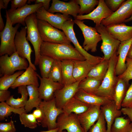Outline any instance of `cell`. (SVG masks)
I'll return each mask as SVG.
<instances>
[{
  "instance_id": "cell-1",
  "label": "cell",
  "mask_w": 132,
  "mask_h": 132,
  "mask_svg": "<svg viewBox=\"0 0 132 132\" xmlns=\"http://www.w3.org/2000/svg\"><path fill=\"white\" fill-rule=\"evenodd\" d=\"M40 54L54 60L84 61V57L71 44H55L43 42L40 48Z\"/></svg>"
},
{
  "instance_id": "cell-2",
  "label": "cell",
  "mask_w": 132,
  "mask_h": 132,
  "mask_svg": "<svg viewBox=\"0 0 132 132\" xmlns=\"http://www.w3.org/2000/svg\"><path fill=\"white\" fill-rule=\"evenodd\" d=\"M118 58L117 52L109 59L106 74L99 87L93 94L114 100L115 90L118 78L116 72Z\"/></svg>"
},
{
  "instance_id": "cell-3",
  "label": "cell",
  "mask_w": 132,
  "mask_h": 132,
  "mask_svg": "<svg viewBox=\"0 0 132 132\" xmlns=\"http://www.w3.org/2000/svg\"><path fill=\"white\" fill-rule=\"evenodd\" d=\"M6 22L3 30L0 33L1 43L0 55L7 54L11 56L16 52L14 43L15 36L20 24H17L14 27L11 22L6 11Z\"/></svg>"
},
{
  "instance_id": "cell-4",
  "label": "cell",
  "mask_w": 132,
  "mask_h": 132,
  "mask_svg": "<svg viewBox=\"0 0 132 132\" xmlns=\"http://www.w3.org/2000/svg\"><path fill=\"white\" fill-rule=\"evenodd\" d=\"M29 66L27 60L20 56L17 52L11 56L2 55L0 57V76L13 74L16 71L26 70Z\"/></svg>"
},
{
  "instance_id": "cell-5",
  "label": "cell",
  "mask_w": 132,
  "mask_h": 132,
  "mask_svg": "<svg viewBox=\"0 0 132 132\" xmlns=\"http://www.w3.org/2000/svg\"><path fill=\"white\" fill-rule=\"evenodd\" d=\"M38 29L43 41L55 44H70L71 42L65 33L42 20H37Z\"/></svg>"
},
{
  "instance_id": "cell-6",
  "label": "cell",
  "mask_w": 132,
  "mask_h": 132,
  "mask_svg": "<svg viewBox=\"0 0 132 132\" xmlns=\"http://www.w3.org/2000/svg\"><path fill=\"white\" fill-rule=\"evenodd\" d=\"M37 20L36 13H34L28 16L25 20L27 28V39L31 42L34 50L35 65H38L40 55V48L43 42L38 29Z\"/></svg>"
},
{
  "instance_id": "cell-7",
  "label": "cell",
  "mask_w": 132,
  "mask_h": 132,
  "mask_svg": "<svg viewBox=\"0 0 132 132\" xmlns=\"http://www.w3.org/2000/svg\"><path fill=\"white\" fill-rule=\"evenodd\" d=\"M100 34L102 41L101 51L104 54L103 59L109 60L117 51L121 42L113 37L107 30L105 26L101 24L95 27Z\"/></svg>"
},
{
  "instance_id": "cell-8",
  "label": "cell",
  "mask_w": 132,
  "mask_h": 132,
  "mask_svg": "<svg viewBox=\"0 0 132 132\" xmlns=\"http://www.w3.org/2000/svg\"><path fill=\"white\" fill-rule=\"evenodd\" d=\"M74 21L81 30L84 37L82 47L87 52H96L98 44L101 40L100 34L95 27L87 25L84 21L75 19Z\"/></svg>"
},
{
  "instance_id": "cell-9",
  "label": "cell",
  "mask_w": 132,
  "mask_h": 132,
  "mask_svg": "<svg viewBox=\"0 0 132 132\" xmlns=\"http://www.w3.org/2000/svg\"><path fill=\"white\" fill-rule=\"evenodd\" d=\"M39 106L43 109L45 115L44 119L41 124L42 126L47 128L48 130L56 128L57 118L63 112L62 109L56 107L54 98L49 101H42Z\"/></svg>"
},
{
  "instance_id": "cell-10",
  "label": "cell",
  "mask_w": 132,
  "mask_h": 132,
  "mask_svg": "<svg viewBox=\"0 0 132 132\" xmlns=\"http://www.w3.org/2000/svg\"><path fill=\"white\" fill-rule=\"evenodd\" d=\"M75 23L74 20L72 19L66 21L63 25L62 30L68 39L73 43L75 48L84 57L86 60L96 64H98L102 60L103 57L91 55L80 45L74 30L73 26Z\"/></svg>"
},
{
  "instance_id": "cell-11",
  "label": "cell",
  "mask_w": 132,
  "mask_h": 132,
  "mask_svg": "<svg viewBox=\"0 0 132 132\" xmlns=\"http://www.w3.org/2000/svg\"><path fill=\"white\" fill-rule=\"evenodd\" d=\"M27 33L26 26L22 27L20 31L17 32L14 40L16 52L20 56L26 59L29 66L36 71V68L35 65L32 63L31 58V54L33 51L27 39Z\"/></svg>"
},
{
  "instance_id": "cell-12",
  "label": "cell",
  "mask_w": 132,
  "mask_h": 132,
  "mask_svg": "<svg viewBox=\"0 0 132 132\" xmlns=\"http://www.w3.org/2000/svg\"><path fill=\"white\" fill-rule=\"evenodd\" d=\"M43 3L28 5L15 10L11 9L6 11L9 19L12 25L19 23L24 26H26L25 20L29 15L36 13L41 7L43 6Z\"/></svg>"
},
{
  "instance_id": "cell-13",
  "label": "cell",
  "mask_w": 132,
  "mask_h": 132,
  "mask_svg": "<svg viewBox=\"0 0 132 132\" xmlns=\"http://www.w3.org/2000/svg\"><path fill=\"white\" fill-rule=\"evenodd\" d=\"M57 132L66 130L67 132H84L77 115L74 113H63L58 117L56 122Z\"/></svg>"
},
{
  "instance_id": "cell-14",
  "label": "cell",
  "mask_w": 132,
  "mask_h": 132,
  "mask_svg": "<svg viewBox=\"0 0 132 132\" xmlns=\"http://www.w3.org/2000/svg\"><path fill=\"white\" fill-rule=\"evenodd\" d=\"M132 15V0H125L116 11L102 20L101 24L106 27L111 24L123 23Z\"/></svg>"
},
{
  "instance_id": "cell-15",
  "label": "cell",
  "mask_w": 132,
  "mask_h": 132,
  "mask_svg": "<svg viewBox=\"0 0 132 132\" xmlns=\"http://www.w3.org/2000/svg\"><path fill=\"white\" fill-rule=\"evenodd\" d=\"M113 12L107 7L104 0H99L97 7L88 14L78 15L75 19L80 21L90 20L95 23V26L101 24L102 20L109 17Z\"/></svg>"
},
{
  "instance_id": "cell-16",
  "label": "cell",
  "mask_w": 132,
  "mask_h": 132,
  "mask_svg": "<svg viewBox=\"0 0 132 132\" xmlns=\"http://www.w3.org/2000/svg\"><path fill=\"white\" fill-rule=\"evenodd\" d=\"M37 75L40 81L38 87L39 97L43 100L47 101L53 99L55 92L64 86L61 83L54 82L48 78L42 77L38 74Z\"/></svg>"
},
{
  "instance_id": "cell-17",
  "label": "cell",
  "mask_w": 132,
  "mask_h": 132,
  "mask_svg": "<svg viewBox=\"0 0 132 132\" xmlns=\"http://www.w3.org/2000/svg\"><path fill=\"white\" fill-rule=\"evenodd\" d=\"M80 6L76 0L65 2L59 0H53L51 6L48 10L49 12L60 13L63 14L72 16L75 18L78 15Z\"/></svg>"
},
{
  "instance_id": "cell-18",
  "label": "cell",
  "mask_w": 132,
  "mask_h": 132,
  "mask_svg": "<svg viewBox=\"0 0 132 132\" xmlns=\"http://www.w3.org/2000/svg\"><path fill=\"white\" fill-rule=\"evenodd\" d=\"M36 15L37 19L45 21L53 27L61 30L65 22L72 19L69 15L60 13L54 14L49 12L43 6L39 9Z\"/></svg>"
},
{
  "instance_id": "cell-19",
  "label": "cell",
  "mask_w": 132,
  "mask_h": 132,
  "mask_svg": "<svg viewBox=\"0 0 132 132\" xmlns=\"http://www.w3.org/2000/svg\"><path fill=\"white\" fill-rule=\"evenodd\" d=\"M99 105H91L84 112L78 115V117L84 132H88L98 120L101 110Z\"/></svg>"
},
{
  "instance_id": "cell-20",
  "label": "cell",
  "mask_w": 132,
  "mask_h": 132,
  "mask_svg": "<svg viewBox=\"0 0 132 132\" xmlns=\"http://www.w3.org/2000/svg\"><path fill=\"white\" fill-rule=\"evenodd\" d=\"M80 81H77L70 85L64 86L55 92L54 98L57 108L62 109L66 103L74 97L78 89V85Z\"/></svg>"
},
{
  "instance_id": "cell-21",
  "label": "cell",
  "mask_w": 132,
  "mask_h": 132,
  "mask_svg": "<svg viewBox=\"0 0 132 132\" xmlns=\"http://www.w3.org/2000/svg\"><path fill=\"white\" fill-rule=\"evenodd\" d=\"M106 27L110 33L121 42L132 38V26H127L124 23L111 24Z\"/></svg>"
},
{
  "instance_id": "cell-22",
  "label": "cell",
  "mask_w": 132,
  "mask_h": 132,
  "mask_svg": "<svg viewBox=\"0 0 132 132\" xmlns=\"http://www.w3.org/2000/svg\"><path fill=\"white\" fill-rule=\"evenodd\" d=\"M37 74L33 68L29 66L25 71L16 78L11 88L14 89L20 86L30 85L38 87L39 85Z\"/></svg>"
},
{
  "instance_id": "cell-23",
  "label": "cell",
  "mask_w": 132,
  "mask_h": 132,
  "mask_svg": "<svg viewBox=\"0 0 132 132\" xmlns=\"http://www.w3.org/2000/svg\"><path fill=\"white\" fill-rule=\"evenodd\" d=\"M132 43V38L121 42L119 46L117 51L118 58L116 67V75L118 76L123 73L126 69V59Z\"/></svg>"
},
{
  "instance_id": "cell-24",
  "label": "cell",
  "mask_w": 132,
  "mask_h": 132,
  "mask_svg": "<svg viewBox=\"0 0 132 132\" xmlns=\"http://www.w3.org/2000/svg\"><path fill=\"white\" fill-rule=\"evenodd\" d=\"M107 124V132H111V126L115 119L121 116L122 113L118 109L114 100L100 106Z\"/></svg>"
},
{
  "instance_id": "cell-25",
  "label": "cell",
  "mask_w": 132,
  "mask_h": 132,
  "mask_svg": "<svg viewBox=\"0 0 132 132\" xmlns=\"http://www.w3.org/2000/svg\"><path fill=\"white\" fill-rule=\"evenodd\" d=\"M74 97L81 101L90 105H103L112 100L106 97L97 96L79 89Z\"/></svg>"
},
{
  "instance_id": "cell-26",
  "label": "cell",
  "mask_w": 132,
  "mask_h": 132,
  "mask_svg": "<svg viewBox=\"0 0 132 132\" xmlns=\"http://www.w3.org/2000/svg\"><path fill=\"white\" fill-rule=\"evenodd\" d=\"M96 64L86 60L74 61L73 76L77 81H81L86 77L91 70Z\"/></svg>"
},
{
  "instance_id": "cell-27",
  "label": "cell",
  "mask_w": 132,
  "mask_h": 132,
  "mask_svg": "<svg viewBox=\"0 0 132 132\" xmlns=\"http://www.w3.org/2000/svg\"><path fill=\"white\" fill-rule=\"evenodd\" d=\"M91 106L74 97L66 103L62 109L63 113L67 114L74 113L78 115L86 111Z\"/></svg>"
},
{
  "instance_id": "cell-28",
  "label": "cell",
  "mask_w": 132,
  "mask_h": 132,
  "mask_svg": "<svg viewBox=\"0 0 132 132\" xmlns=\"http://www.w3.org/2000/svg\"><path fill=\"white\" fill-rule=\"evenodd\" d=\"M38 87L33 85L27 86L29 98L24 107L26 113L30 112L34 108L39 106L42 101L39 97Z\"/></svg>"
},
{
  "instance_id": "cell-29",
  "label": "cell",
  "mask_w": 132,
  "mask_h": 132,
  "mask_svg": "<svg viewBox=\"0 0 132 132\" xmlns=\"http://www.w3.org/2000/svg\"><path fill=\"white\" fill-rule=\"evenodd\" d=\"M74 61L66 60L62 61V84L68 86L77 82L73 76Z\"/></svg>"
},
{
  "instance_id": "cell-30",
  "label": "cell",
  "mask_w": 132,
  "mask_h": 132,
  "mask_svg": "<svg viewBox=\"0 0 132 132\" xmlns=\"http://www.w3.org/2000/svg\"><path fill=\"white\" fill-rule=\"evenodd\" d=\"M118 78L115 90L114 101L117 109L121 110L122 102L130 85L129 83L123 79Z\"/></svg>"
},
{
  "instance_id": "cell-31",
  "label": "cell",
  "mask_w": 132,
  "mask_h": 132,
  "mask_svg": "<svg viewBox=\"0 0 132 132\" xmlns=\"http://www.w3.org/2000/svg\"><path fill=\"white\" fill-rule=\"evenodd\" d=\"M18 93L21 95L20 98H14L13 95H11L6 102L11 106L15 108L24 107L28 100V94L27 86L22 85L18 87Z\"/></svg>"
},
{
  "instance_id": "cell-32",
  "label": "cell",
  "mask_w": 132,
  "mask_h": 132,
  "mask_svg": "<svg viewBox=\"0 0 132 132\" xmlns=\"http://www.w3.org/2000/svg\"><path fill=\"white\" fill-rule=\"evenodd\" d=\"M109 60L103 59L101 62L91 70L87 77L94 78L102 81L108 69Z\"/></svg>"
},
{
  "instance_id": "cell-33",
  "label": "cell",
  "mask_w": 132,
  "mask_h": 132,
  "mask_svg": "<svg viewBox=\"0 0 132 132\" xmlns=\"http://www.w3.org/2000/svg\"><path fill=\"white\" fill-rule=\"evenodd\" d=\"M132 130V123L130 119L121 116L115 119L111 129V132H131Z\"/></svg>"
},
{
  "instance_id": "cell-34",
  "label": "cell",
  "mask_w": 132,
  "mask_h": 132,
  "mask_svg": "<svg viewBox=\"0 0 132 132\" xmlns=\"http://www.w3.org/2000/svg\"><path fill=\"white\" fill-rule=\"evenodd\" d=\"M102 82L94 78L86 77L80 81L78 85V89L93 94L99 88Z\"/></svg>"
},
{
  "instance_id": "cell-35",
  "label": "cell",
  "mask_w": 132,
  "mask_h": 132,
  "mask_svg": "<svg viewBox=\"0 0 132 132\" xmlns=\"http://www.w3.org/2000/svg\"><path fill=\"white\" fill-rule=\"evenodd\" d=\"M20 115L23 113H26L24 107L19 108H13L3 102L0 103V120L5 119L6 118L11 115L12 112Z\"/></svg>"
},
{
  "instance_id": "cell-36",
  "label": "cell",
  "mask_w": 132,
  "mask_h": 132,
  "mask_svg": "<svg viewBox=\"0 0 132 132\" xmlns=\"http://www.w3.org/2000/svg\"><path fill=\"white\" fill-rule=\"evenodd\" d=\"M54 61L49 56L41 55L40 56L38 65L41 77L48 78V76Z\"/></svg>"
},
{
  "instance_id": "cell-37",
  "label": "cell",
  "mask_w": 132,
  "mask_h": 132,
  "mask_svg": "<svg viewBox=\"0 0 132 132\" xmlns=\"http://www.w3.org/2000/svg\"><path fill=\"white\" fill-rule=\"evenodd\" d=\"M48 78L54 82L62 84L61 61L54 60L49 73Z\"/></svg>"
},
{
  "instance_id": "cell-38",
  "label": "cell",
  "mask_w": 132,
  "mask_h": 132,
  "mask_svg": "<svg viewBox=\"0 0 132 132\" xmlns=\"http://www.w3.org/2000/svg\"><path fill=\"white\" fill-rule=\"evenodd\" d=\"M24 71H19L10 75L3 76L0 78V90H8L14 83L16 78Z\"/></svg>"
},
{
  "instance_id": "cell-39",
  "label": "cell",
  "mask_w": 132,
  "mask_h": 132,
  "mask_svg": "<svg viewBox=\"0 0 132 132\" xmlns=\"http://www.w3.org/2000/svg\"><path fill=\"white\" fill-rule=\"evenodd\" d=\"M79 5L80 10L78 15H82L85 13L88 14L95 9V7L98 5L99 0H76Z\"/></svg>"
},
{
  "instance_id": "cell-40",
  "label": "cell",
  "mask_w": 132,
  "mask_h": 132,
  "mask_svg": "<svg viewBox=\"0 0 132 132\" xmlns=\"http://www.w3.org/2000/svg\"><path fill=\"white\" fill-rule=\"evenodd\" d=\"M19 118L21 124L25 127L34 129L38 125H41L37 122L32 113L28 114L23 113L19 115Z\"/></svg>"
},
{
  "instance_id": "cell-41",
  "label": "cell",
  "mask_w": 132,
  "mask_h": 132,
  "mask_svg": "<svg viewBox=\"0 0 132 132\" xmlns=\"http://www.w3.org/2000/svg\"><path fill=\"white\" fill-rule=\"evenodd\" d=\"M106 123L104 114L101 110L97 122L91 127L88 132H107Z\"/></svg>"
},
{
  "instance_id": "cell-42",
  "label": "cell",
  "mask_w": 132,
  "mask_h": 132,
  "mask_svg": "<svg viewBox=\"0 0 132 132\" xmlns=\"http://www.w3.org/2000/svg\"><path fill=\"white\" fill-rule=\"evenodd\" d=\"M127 68L126 70L118 77L121 78L128 83L132 79V59L127 57L126 59Z\"/></svg>"
},
{
  "instance_id": "cell-43",
  "label": "cell",
  "mask_w": 132,
  "mask_h": 132,
  "mask_svg": "<svg viewBox=\"0 0 132 132\" xmlns=\"http://www.w3.org/2000/svg\"><path fill=\"white\" fill-rule=\"evenodd\" d=\"M132 105V81L129 86L125 96L122 102V108L129 107Z\"/></svg>"
},
{
  "instance_id": "cell-44",
  "label": "cell",
  "mask_w": 132,
  "mask_h": 132,
  "mask_svg": "<svg viewBox=\"0 0 132 132\" xmlns=\"http://www.w3.org/2000/svg\"><path fill=\"white\" fill-rule=\"evenodd\" d=\"M16 129L14 121L11 119L7 123H0V132H15Z\"/></svg>"
},
{
  "instance_id": "cell-45",
  "label": "cell",
  "mask_w": 132,
  "mask_h": 132,
  "mask_svg": "<svg viewBox=\"0 0 132 132\" xmlns=\"http://www.w3.org/2000/svg\"><path fill=\"white\" fill-rule=\"evenodd\" d=\"M125 1L124 0H105V1L108 8L114 12L117 10Z\"/></svg>"
},
{
  "instance_id": "cell-46",
  "label": "cell",
  "mask_w": 132,
  "mask_h": 132,
  "mask_svg": "<svg viewBox=\"0 0 132 132\" xmlns=\"http://www.w3.org/2000/svg\"><path fill=\"white\" fill-rule=\"evenodd\" d=\"M37 122L41 124L44 121L45 115L43 110L39 106L34 110L32 113Z\"/></svg>"
},
{
  "instance_id": "cell-47",
  "label": "cell",
  "mask_w": 132,
  "mask_h": 132,
  "mask_svg": "<svg viewBox=\"0 0 132 132\" xmlns=\"http://www.w3.org/2000/svg\"><path fill=\"white\" fill-rule=\"evenodd\" d=\"M27 0H11L10 9L15 10L24 6L26 4Z\"/></svg>"
},
{
  "instance_id": "cell-48",
  "label": "cell",
  "mask_w": 132,
  "mask_h": 132,
  "mask_svg": "<svg viewBox=\"0 0 132 132\" xmlns=\"http://www.w3.org/2000/svg\"><path fill=\"white\" fill-rule=\"evenodd\" d=\"M11 96L10 92L8 90H0V101H6Z\"/></svg>"
},
{
  "instance_id": "cell-49",
  "label": "cell",
  "mask_w": 132,
  "mask_h": 132,
  "mask_svg": "<svg viewBox=\"0 0 132 132\" xmlns=\"http://www.w3.org/2000/svg\"><path fill=\"white\" fill-rule=\"evenodd\" d=\"M121 110L122 114L127 116L131 121H132V105L128 107L122 108Z\"/></svg>"
},
{
  "instance_id": "cell-50",
  "label": "cell",
  "mask_w": 132,
  "mask_h": 132,
  "mask_svg": "<svg viewBox=\"0 0 132 132\" xmlns=\"http://www.w3.org/2000/svg\"><path fill=\"white\" fill-rule=\"evenodd\" d=\"M50 0H36L35 2V4H37L41 3L43 4V7L46 10L48 11L49 9L50 3Z\"/></svg>"
},
{
  "instance_id": "cell-51",
  "label": "cell",
  "mask_w": 132,
  "mask_h": 132,
  "mask_svg": "<svg viewBox=\"0 0 132 132\" xmlns=\"http://www.w3.org/2000/svg\"><path fill=\"white\" fill-rule=\"evenodd\" d=\"M5 27L3 20L2 17L1 11H0V31H2L4 29Z\"/></svg>"
},
{
  "instance_id": "cell-52",
  "label": "cell",
  "mask_w": 132,
  "mask_h": 132,
  "mask_svg": "<svg viewBox=\"0 0 132 132\" xmlns=\"http://www.w3.org/2000/svg\"><path fill=\"white\" fill-rule=\"evenodd\" d=\"M128 58L132 59V43L129 49L127 55Z\"/></svg>"
},
{
  "instance_id": "cell-53",
  "label": "cell",
  "mask_w": 132,
  "mask_h": 132,
  "mask_svg": "<svg viewBox=\"0 0 132 132\" xmlns=\"http://www.w3.org/2000/svg\"><path fill=\"white\" fill-rule=\"evenodd\" d=\"M11 0H3L5 9H6L7 8L9 2L10 1H11Z\"/></svg>"
},
{
  "instance_id": "cell-54",
  "label": "cell",
  "mask_w": 132,
  "mask_h": 132,
  "mask_svg": "<svg viewBox=\"0 0 132 132\" xmlns=\"http://www.w3.org/2000/svg\"><path fill=\"white\" fill-rule=\"evenodd\" d=\"M2 9H5L3 0H0V11Z\"/></svg>"
},
{
  "instance_id": "cell-55",
  "label": "cell",
  "mask_w": 132,
  "mask_h": 132,
  "mask_svg": "<svg viewBox=\"0 0 132 132\" xmlns=\"http://www.w3.org/2000/svg\"><path fill=\"white\" fill-rule=\"evenodd\" d=\"M58 130V128H56L54 129L48 130L45 131H42L40 132H57Z\"/></svg>"
},
{
  "instance_id": "cell-56",
  "label": "cell",
  "mask_w": 132,
  "mask_h": 132,
  "mask_svg": "<svg viewBox=\"0 0 132 132\" xmlns=\"http://www.w3.org/2000/svg\"><path fill=\"white\" fill-rule=\"evenodd\" d=\"M132 21V15L129 18L126 19L123 23L128 22Z\"/></svg>"
},
{
  "instance_id": "cell-57",
  "label": "cell",
  "mask_w": 132,
  "mask_h": 132,
  "mask_svg": "<svg viewBox=\"0 0 132 132\" xmlns=\"http://www.w3.org/2000/svg\"><path fill=\"white\" fill-rule=\"evenodd\" d=\"M61 132H67V131L65 130H64Z\"/></svg>"
},
{
  "instance_id": "cell-58",
  "label": "cell",
  "mask_w": 132,
  "mask_h": 132,
  "mask_svg": "<svg viewBox=\"0 0 132 132\" xmlns=\"http://www.w3.org/2000/svg\"><path fill=\"white\" fill-rule=\"evenodd\" d=\"M131 132H132V130L131 131Z\"/></svg>"
}]
</instances>
